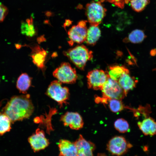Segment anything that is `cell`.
<instances>
[{"label": "cell", "mask_w": 156, "mask_h": 156, "mask_svg": "<svg viewBox=\"0 0 156 156\" xmlns=\"http://www.w3.org/2000/svg\"><path fill=\"white\" fill-rule=\"evenodd\" d=\"M34 107L29 94L12 97L2 109V112L9 118L12 123L29 117Z\"/></svg>", "instance_id": "cell-1"}, {"label": "cell", "mask_w": 156, "mask_h": 156, "mask_svg": "<svg viewBox=\"0 0 156 156\" xmlns=\"http://www.w3.org/2000/svg\"><path fill=\"white\" fill-rule=\"evenodd\" d=\"M63 53L76 67L82 70H84L88 61L91 60L93 57L92 51L83 45L64 51Z\"/></svg>", "instance_id": "cell-2"}, {"label": "cell", "mask_w": 156, "mask_h": 156, "mask_svg": "<svg viewBox=\"0 0 156 156\" xmlns=\"http://www.w3.org/2000/svg\"><path fill=\"white\" fill-rule=\"evenodd\" d=\"M46 94L56 101L61 108L63 104L68 103L70 96L69 89L66 87H62V83L58 80H54L50 83Z\"/></svg>", "instance_id": "cell-3"}, {"label": "cell", "mask_w": 156, "mask_h": 156, "mask_svg": "<svg viewBox=\"0 0 156 156\" xmlns=\"http://www.w3.org/2000/svg\"><path fill=\"white\" fill-rule=\"evenodd\" d=\"M106 11L101 1L88 3L85 7V14L90 25L98 26L105 16Z\"/></svg>", "instance_id": "cell-4"}, {"label": "cell", "mask_w": 156, "mask_h": 156, "mask_svg": "<svg viewBox=\"0 0 156 156\" xmlns=\"http://www.w3.org/2000/svg\"><path fill=\"white\" fill-rule=\"evenodd\" d=\"M53 76L62 83L67 84L75 83L77 76L75 68L66 62L62 63L53 72Z\"/></svg>", "instance_id": "cell-5"}, {"label": "cell", "mask_w": 156, "mask_h": 156, "mask_svg": "<svg viewBox=\"0 0 156 156\" xmlns=\"http://www.w3.org/2000/svg\"><path fill=\"white\" fill-rule=\"evenodd\" d=\"M101 90L102 97L107 100L115 99L122 100L126 96L118 82L109 76Z\"/></svg>", "instance_id": "cell-6"}, {"label": "cell", "mask_w": 156, "mask_h": 156, "mask_svg": "<svg viewBox=\"0 0 156 156\" xmlns=\"http://www.w3.org/2000/svg\"><path fill=\"white\" fill-rule=\"evenodd\" d=\"M132 147V145L124 137L118 136L113 137L109 141L107 148L112 155L121 156Z\"/></svg>", "instance_id": "cell-7"}, {"label": "cell", "mask_w": 156, "mask_h": 156, "mask_svg": "<svg viewBox=\"0 0 156 156\" xmlns=\"http://www.w3.org/2000/svg\"><path fill=\"white\" fill-rule=\"evenodd\" d=\"M87 21L81 20L72 26L68 32L70 40L68 43L72 46L74 43L81 44L85 41L87 31Z\"/></svg>", "instance_id": "cell-8"}, {"label": "cell", "mask_w": 156, "mask_h": 156, "mask_svg": "<svg viewBox=\"0 0 156 156\" xmlns=\"http://www.w3.org/2000/svg\"><path fill=\"white\" fill-rule=\"evenodd\" d=\"M109 77L106 72L102 70L96 69L89 72L87 75L88 88L101 90Z\"/></svg>", "instance_id": "cell-9"}, {"label": "cell", "mask_w": 156, "mask_h": 156, "mask_svg": "<svg viewBox=\"0 0 156 156\" xmlns=\"http://www.w3.org/2000/svg\"><path fill=\"white\" fill-rule=\"evenodd\" d=\"M28 141L35 152L44 149L49 144L44 131L39 128L37 129L35 133L29 137Z\"/></svg>", "instance_id": "cell-10"}, {"label": "cell", "mask_w": 156, "mask_h": 156, "mask_svg": "<svg viewBox=\"0 0 156 156\" xmlns=\"http://www.w3.org/2000/svg\"><path fill=\"white\" fill-rule=\"evenodd\" d=\"M60 120L64 126H68L71 129L75 130L82 128L84 124L81 116L77 112H66L61 116Z\"/></svg>", "instance_id": "cell-11"}, {"label": "cell", "mask_w": 156, "mask_h": 156, "mask_svg": "<svg viewBox=\"0 0 156 156\" xmlns=\"http://www.w3.org/2000/svg\"><path fill=\"white\" fill-rule=\"evenodd\" d=\"M74 143L77 149V156H93L95 145L92 142L86 140L81 135H79Z\"/></svg>", "instance_id": "cell-12"}, {"label": "cell", "mask_w": 156, "mask_h": 156, "mask_svg": "<svg viewBox=\"0 0 156 156\" xmlns=\"http://www.w3.org/2000/svg\"><path fill=\"white\" fill-rule=\"evenodd\" d=\"M31 57L34 64L39 68L43 70L45 68V62L47 53L43 48L38 45L31 47Z\"/></svg>", "instance_id": "cell-13"}, {"label": "cell", "mask_w": 156, "mask_h": 156, "mask_svg": "<svg viewBox=\"0 0 156 156\" xmlns=\"http://www.w3.org/2000/svg\"><path fill=\"white\" fill-rule=\"evenodd\" d=\"M59 156H77V150L74 142L61 139L58 143Z\"/></svg>", "instance_id": "cell-14"}, {"label": "cell", "mask_w": 156, "mask_h": 156, "mask_svg": "<svg viewBox=\"0 0 156 156\" xmlns=\"http://www.w3.org/2000/svg\"><path fill=\"white\" fill-rule=\"evenodd\" d=\"M138 125L145 135H153L156 134V122L151 117H147L138 121Z\"/></svg>", "instance_id": "cell-15"}, {"label": "cell", "mask_w": 156, "mask_h": 156, "mask_svg": "<svg viewBox=\"0 0 156 156\" xmlns=\"http://www.w3.org/2000/svg\"><path fill=\"white\" fill-rule=\"evenodd\" d=\"M117 81L127 95L129 91L135 88L138 81L134 77L131 76L129 73H125Z\"/></svg>", "instance_id": "cell-16"}, {"label": "cell", "mask_w": 156, "mask_h": 156, "mask_svg": "<svg viewBox=\"0 0 156 156\" xmlns=\"http://www.w3.org/2000/svg\"><path fill=\"white\" fill-rule=\"evenodd\" d=\"M101 35V31L98 26H91L88 29L85 42L88 45H95Z\"/></svg>", "instance_id": "cell-17"}, {"label": "cell", "mask_w": 156, "mask_h": 156, "mask_svg": "<svg viewBox=\"0 0 156 156\" xmlns=\"http://www.w3.org/2000/svg\"><path fill=\"white\" fill-rule=\"evenodd\" d=\"M31 78L26 73L21 74L18 78L16 87L20 92L23 94L27 93L31 85Z\"/></svg>", "instance_id": "cell-18"}, {"label": "cell", "mask_w": 156, "mask_h": 156, "mask_svg": "<svg viewBox=\"0 0 156 156\" xmlns=\"http://www.w3.org/2000/svg\"><path fill=\"white\" fill-rule=\"evenodd\" d=\"M106 72L110 78L117 81L124 73H129V71L124 66L113 65L109 67Z\"/></svg>", "instance_id": "cell-19"}, {"label": "cell", "mask_w": 156, "mask_h": 156, "mask_svg": "<svg viewBox=\"0 0 156 156\" xmlns=\"http://www.w3.org/2000/svg\"><path fill=\"white\" fill-rule=\"evenodd\" d=\"M146 37V36L142 30L136 29L131 31L128 37L125 38L123 39V42L125 43H139L142 42Z\"/></svg>", "instance_id": "cell-20"}, {"label": "cell", "mask_w": 156, "mask_h": 156, "mask_svg": "<svg viewBox=\"0 0 156 156\" xmlns=\"http://www.w3.org/2000/svg\"><path fill=\"white\" fill-rule=\"evenodd\" d=\"M21 32L23 34L29 37H32L36 34V30L32 16L30 18L27 19L26 22L21 21Z\"/></svg>", "instance_id": "cell-21"}, {"label": "cell", "mask_w": 156, "mask_h": 156, "mask_svg": "<svg viewBox=\"0 0 156 156\" xmlns=\"http://www.w3.org/2000/svg\"><path fill=\"white\" fill-rule=\"evenodd\" d=\"M11 123L6 115L2 112H0V136L10 131Z\"/></svg>", "instance_id": "cell-22"}, {"label": "cell", "mask_w": 156, "mask_h": 156, "mask_svg": "<svg viewBox=\"0 0 156 156\" xmlns=\"http://www.w3.org/2000/svg\"><path fill=\"white\" fill-rule=\"evenodd\" d=\"M130 2L131 6L134 11L140 12L142 11L149 3V0H125V2Z\"/></svg>", "instance_id": "cell-23"}, {"label": "cell", "mask_w": 156, "mask_h": 156, "mask_svg": "<svg viewBox=\"0 0 156 156\" xmlns=\"http://www.w3.org/2000/svg\"><path fill=\"white\" fill-rule=\"evenodd\" d=\"M122 100L113 99L108 100V106L110 110L114 113H117L121 111L125 107Z\"/></svg>", "instance_id": "cell-24"}, {"label": "cell", "mask_w": 156, "mask_h": 156, "mask_svg": "<svg viewBox=\"0 0 156 156\" xmlns=\"http://www.w3.org/2000/svg\"><path fill=\"white\" fill-rule=\"evenodd\" d=\"M114 127L118 132L125 133L129 130V127L128 122L124 119L120 118L117 119L114 123Z\"/></svg>", "instance_id": "cell-25"}, {"label": "cell", "mask_w": 156, "mask_h": 156, "mask_svg": "<svg viewBox=\"0 0 156 156\" xmlns=\"http://www.w3.org/2000/svg\"><path fill=\"white\" fill-rule=\"evenodd\" d=\"M8 10L5 5L0 3V22L3 21L8 14Z\"/></svg>", "instance_id": "cell-26"}, {"label": "cell", "mask_w": 156, "mask_h": 156, "mask_svg": "<svg viewBox=\"0 0 156 156\" xmlns=\"http://www.w3.org/2000/svg\"><path fill=\"white\" fill-rule=\"evenodd\" d=\"M108 2L114 4L116 6L122 8L124 7L125 0H107Z\"/></svg>", "instance_id": "cell-27"}, {"label": "cell", "mask_w": 156, "mask_h": 156, "mask_svg": "<svg viewBox=\"0 0 156 156\" xmlns=\"http://www.w3.org/2000/svg\"><path fill=\"white\" fill-rule=\"evenodd\" d=\"M73 21L69 19H66L65 20V22L63 24V27L65 29L67 27H68L72 23Z\"/></svg>", "instance_id": "cell-28"}, {"label": "cell", "mask_w": 156, "mask_h": 156, "mask_svg": "<svg viewBox=\"0 0 156 156\" xmlns=\"http://www.w3.org/2000/svg\"><path fill=\"white\" fill-rule=\"evenodd\" d=\"M45 15L48 17H49L52 16L54 15V13L52 12L47 11L44 12Z\"/></svg>", "instance_id": "cell-29"}, {"label": "cell", "mask_w": 156, "mask_h": 156, "mask_svg": "<svg viewBox=\"0 0 156 156\" xmlns=\"http://www.w3.org/2000/svg\"><path fill=\"white\" fill-rule=\"evenodd\" d=\"M150 55L152 56H155L156 55V49H152L150 52Z\"/></svg>", "instance_id": "cell-30"}, {"label": "cell", "mask_w": 156, "mask_h": 156, "mask_svg": "<svg viewBox=\"0 0 156 156\" xmlns=\"http://www.w3.org/2000/svg\"><path fill=\"white\" fill-rule=\"evenodd\" d=\"M153 70L154 71H156V68L154 69Z\"/></svg>", "instance_id": "cell-31"}]
</instances>
